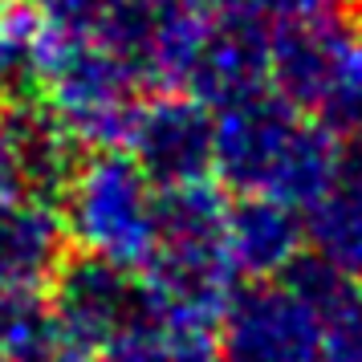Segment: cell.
<instances>
[{"label": "cell", "mask_w": 362, "mask_h": 362, "mask_svg": "<svg viewBox=\"0 0 362 362\" xmlns=\"http://www.w3.org/2000/svg\"><path fill=\"white\" fill-rule=\"evenodd\" d=\"M212 171L236 196H273L310 208L342 180V143L326 122L261 86L216 106Z\"/></svg>", "instance_id": "cell-1"}, {"label": "cell", "mask_w": 362, "mask_h": 362, "mask_svg": "<svg viewBox=\"0 0 362 362\" xmlns=\"http://www.w3.org/2000/svg\"><path fill=\"white\" fill-rule=\"evenodd\" d=\"M33 86H41L45 110L78 147L115 151L131 131L143 86L151 82L115 41L49 29Z\"/></svg>", "instance_id": "cell-2"}, {"label": "cell", "mask_w": 362, "mask_h": 362, "mask_svg": "<svg viewBox=\"0 0 362 362\" xmlns=\"http://www.w3.org/2000/svg\"><path fill=\"white\" fill-rule=\"evenodd\" d=\"M66 236L82 252L115 261L122 269H143L155 248V208L159 192L143 175V167L122 151H94L74 167L62 187Z\"/></svg>", "instance_id": "cell-3"}, {"label": "cell", "mask_w": 362, "mask_h": 362, "mask_svg": "<svg viewBox=\"0 0 362 362\" xmlns=\"http://www.w3.org/2000/svg\"><path fill=\"white\" fill-rule=\"evenodd\" d=\"M216 326L224 362H322L326 317L289 277L236 289Z\"/></svg>", "instance_id": "cell-4"}, {"label": "cell", "mask_w": 362, "mask_h": 362, "mask_svg": "<svg viewBox=\"0 0 362 362\" xmlns=\"http://www.w3.org/2000/svg\"><path fill=\"white\" fill-rule=\"evenodd\" d=\"M236 264H232L224 236H159L151 257L143 261V301L147 317L163 326H204L212 329L220 322L224 305L232 301L236 285Z\"/></svg>", "instance_id": "cell-5"}, {"label": "cell", "mask_w": 362, "mask_h": 362, "mask_svg": "<svg viewBox=\"0 0 362 362\" xmlns=\"http://www.w3.org/2000/svg\"><path fill=\"white\" fill-rule=\"evenodd\" d=\"M269 21L240 4L212 8L187 53L180 90L208 106H224L248 90L269 86Z\"/></svg>", "instance_id": "cell-6"}, {"label": "cell", "mask_w": 362, "mask_h": 362, "mask_svg": "<svg viewBox=\"0 0 362 362\" xmlns=\"http://www.w3.org/2000/svg\"><path fill=\"white\" fill-rule=\"evenodd\" d=\"M45 305L66 326L69 338L86 346L90 354L147 317L143 285L131 277V269L90 257V252L74 257V261H62L53 269Z\"/></svg>", "instance_id": "cell-7"}, {"label": "cell", "mask_w": 362, "mask_h": 362, "mask_svg": "<svg viewBox=\"0 0 362 362\" xmlns=\"http://www.w3.org/2000/svg\"><path fill=\"white\" fill-rule=\"evenodd\" d=\"M131 159L155 187L208 180L212 175V115L192 94H163L139 102L131 131L122 139Z\"/></svg>", "instance_id": "cell-8"}, {"label": "cell", "mask_w": 362, "mask_h": 362, "mask_svg": "<svg viewBox=\"0 0 362 362\" xmlns=\"http://www.w3.org/2000/svg\"><path fill=\"white\" fill-rule=\"evenodd\" d=\"M305 240L301 208L273 196H240L224 212V248L248 281H277L297 261Z\"/></svg>", "instance_id": "cell-9"}, {"label": "cell", "mask_w": 362, "mask_h": 362, "mask_svg": "<svg viewBox=\"0 0 362 362\" xmlns=\"http://www.w3.org/2000/svg\"><path fill=\"white\" fill-rule=\"evenodd\" d=\"M66 224L45 196L0 199V297H29L62 264Z\"/></svg>", "instance_id": "cell-10"}, {"label": "cell", "mask_w": 362, "mask_h": 362, "mask_svg": "<svg viewBox=\"0 0 362 362\" xmlns=\"http://www.w3.org/2000/svg\"><path fill=\"white\" fill-rule=\"evenodd\" d=\"M0 163L29 196H57L78 167V143L62 131V122L41 106L4 110L0 122Z\"/></svg>", "instance_id": "cell-11"}, {"label": "cell", "mask_w": 362, "mask_h": 362, "mask_svg": "<svg viewBox=\"0 0 362 362\" xmlns=\"http://www.w3.org/2000/svg\"><path fill=\"white\" fill-rule=\"evenodd\" d=\"M305 240L313 257L338 269L346 281H362V175H342L326 196L310 204Z\"/></svg>", "instance_id": "cell-12"}, {"label": "cell", "mask_w": 362, "mask_h": 362, "mask_svg": "<svg viewBox=\"0 0 362 362\" xmlns=\"http://www.w3.org/2000/svg\"><path fill=\"white\" fill-rule=\"evenodd\" d=\"M49 29L62 33H90L115 41L122 53H131L143 69V41L151 29V13L143 0H25Z\"/></svg>", "instance_id": "cell-13"}, {"label": "cell", "mask_w": 362, "mask_h": 362, "mask_svg": "<svg viewBox=\"0 0 362 362\" xmlns=\"http://www.w3.org/2000/svg\"><path fill=\"white\" fill-rule=\"evenodd\" d=\"M0 358L4 362H90L94 354L66 334L45 301L0 297Z\"/></svg>", "instance_id": "cell-14"}, {"label": "cell", "mask_w": 362, "mask_h": 362, "mask_svg": "<svg viewBox=\"0 0 362 362\" xmlns=\"http://www.w3.org/2000/svg\"><path fill=\"white\" fill-rule=\"evenodd\" d=\"M313 115L329 131L362 127V29H354V25H342V37L334 45L329 69L322 78L317 102H313Z\"/></svg>", "instance_id": "cell-15"}, {"label": "cell", "mask_w": 362, "mask_h": 362, "mask_svg": "<svg viewBox=\"0 0 362 362\" xmlns=\"http://www.w3.org/2000/svg\"><path fill=\"white\" fill-rule=\"evenodd\" d=\"M49 25L25 0H0V86L37 82Z\"/></svg>", "instance_id": "cell-16"}, {"label": "cell", "mask_w": 362, "mask_h": 362, "mask_svg": "<svg viewBox=\"0 0 362 362\" xmlns=\"http://www.w3.org/2000/svg\"><path fill=\"white\" fill-rule=\"evenodd\" d=\"M326 342L322 362H362V289L346 285L326 310Z\"/></svg>", "instance_id": "cell-17"}, {"label": "cell", "mask_w": 362, "mask_h": 362, "mask_svg": "<svg viewBox=\"0 0 362 362\" xmlns=\"http://www.w3.org/2000/svg\"><path fill=\"white\" fill-rule=\"evenodd\" d=\"M98 362H171V346H167V326L155 317L134 322L131 329H122L118 338L94 350Z\"/></svg>", "instance_id": "cell-18"}, {"label": "cell", "mask_w": 362, "mask_h": 362, "mask_svg": "<svg viewBox=\"0 0 362 362\" xmlns=\"http://www.w3.org/2000/svg\"><path fill=\"white\" fill-rule=\"evenodd\" d=\"M248 13H257L269 25H281V21H313V17H334L342 0H232Z\"/></svg>", "instance_id": "cell-19"}, {"label": "cell", "mask_w": 362, "mask_h": 362, "mask_svg": "<svg viewBox=\"0 0 362 362\" xmlns=\"http://www.w3.org/2000/svg\"><path fill=\"white\" fill-rule=\"evenodd\" d=\"M167 346L171 362H224L220 342L204 326H167Z\"/></svg>", "instance_id": "cell-20"}, {"label": "cell", "mask_w": 362, "mask_h": 362, "mask_svg": "<svg viewBox=\"0 0 362 362\" xmlns=\"http://www.w3.org/2000/svg\"><path fill=\"white\" fill-rule=\"evenodd\" d=\"M350 139L342 143V175H362V127L346 131Z\"/></svg>", "instance_id": "cell-21"}, {"label": "cell", "mask_w": 362, "mask_h": 362, "mask_svg": "<svg viewBox=\"0 0 362 362\" xmlns=\"http://www.w3.org/2000/svg\"><path fill=\"white\" fill-rule=\"evenodd\" d=\"M4 110H8V106H4V86H0V122H4Z\"/></svg>", "instance_id": "cell-22"}]
</instances>
